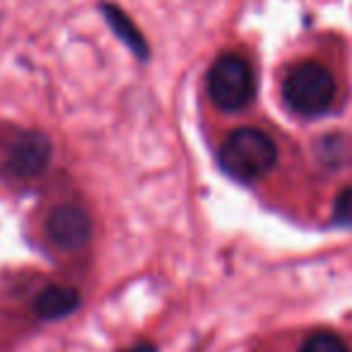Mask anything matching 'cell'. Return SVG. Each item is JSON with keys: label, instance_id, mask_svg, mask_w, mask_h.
<instances>
[{"label": "cell", "instance_id": "obj_1", "mask_svg": "<svg viewBox=\"0 0 352 352\" xmlns=\"http://www.w3.org/2000/svg\"><path fill=\"white\" fill-rule=\"evenodd\" d=\"M278 162L273 140L258 128H239L225 140L220 150V164L239 182H254L268 174Z\"/></svg>", "mask_w": 352, "mask_h": 352}, {"label": "cell", "instance_id": "obj_7", "mask_svg": "<svg viewBox=\"0 0 352 352\" xmlns=\"http://www.w3.org/2000/svg\"><path fill=\"white\" fill-rule=\"evenodd\" d=\"M102 12L107 17V22L111 25V30L118 34V39L138 56V58H147V44H145V36L138 32V27L131 22V17L126 15L123 10H118L116 6H102Z\"/></svg>", "mask_w": 352, "mask_h": 352}, {"label": "cell", "instance_id": "obj_9", "mask_svg": "<svg viewBox=\"0 0 352 352\" xmlns=\"http://www.w3.org/2000/svg\"><path fill=\"white\" fill-rule=\"evenodd\" d=\"M333 220L342 227H352V188H345V191L336 198V206H333Z\"/></svg>", "mask_w": 352, "mask_h": 352}, {"label": "cell", "instance_id": "obj_5", "mask_svg": "<svg viewBox=\"0 0 352 352\" xmlns=\"http://www.w3.org/2000/svg\"><path fill=\"white\" fill-rule=\"evenodd\" d=\"M51 160V142L44 133H25L17 138L8 155V169L20 179L41 174Z\"/></svg>", "mask_w": 352, "mask_h": 352}, {"label": "cell", "instance_id": "obj_6", "mask_svg": "<svg viewBox=\"0 0 352 352\" xmlns=\"http://www.w3.org/2000/svg\"><path fill=\"white\" fill-rule=\"evenodd\" d=\"M78 307H80L78 289L65 287V285H51V287H46L34 302L36 316L49 318V321L68 316V314H73Z\"/></svg>", "mask_w": 352, "mask_h": 352}, {"label": "cell", "instance_id": "obj_4", "mask_svg": "<svg viewBox=\"0 0 352 352\" xmlns=\"http://www.w3.org/2000/svg\"><path fill=\"white\" fill-rule=\"evenodd\" d=\"M46 232L51 241L63 251H80L89 241L92 222L85 210L75 206H60L46 220Z\"/></svg>", "mask_w": 352, "mask_h": 352}, {"label": "cell", "instance_id": "obj_3", "mask_svg": "<svg viewBox=\"0 0 352 352\" xmlns=\"http://www.w3.org/2000/svg\"><path fill=\"white\" fill-rule=\"evenodd\" d=\"M208 92L212 102L225 111L249 107L256 94L254 68L239 54H222L208 73Z\"/></svg>", "mask_w": 352, "mask_h": 352}, {"label": "cell", "instance_id": "obj_10", "mask_svg": "<svg viewBox=\"0 0 352 352\" xmlns=\"http://www.w3.org/2000/svg\"><path fill=\"white\" fill-rule=\"evenodd\" d=\"M121 352H157L152 342H138V345L128 347V350H121Z\"/></svg>", "mask_w": 352, "mask_h": 352}, {"label": "cell", "instance_id": "obj_8", "mask_svg": "<svg viewBox=\"0 0 352 352\" xmlns=\"http://www.w3.org/2000/svg\"><path fill=\"white\" fill-rule=\"evenodd\" d=\"M299 352H350L347 345L333 333H314L304 340Z\"/></svg>", "mask_w": 352, "mask_h": 352}, {"label": "cell", "instance_id": "obj_2", "mask_svg": "<svg viewBox=\"0 0 352 352\" xmlns=\"http://www.w3.org/2000/svg\"><path fill=\"white\" fill-rule=\"evenodd\" d=\"M285 104L299 116H318L328 111L336 99V78L316 60L299 63L283 82Z\"/></svg>", "mask_w": 352, "mask_h": 352}]
</instances>
